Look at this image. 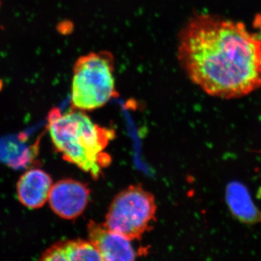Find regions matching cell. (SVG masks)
I'll return each instance as SVG.
<instances>
[{
	"label": "cell",
	"instance_id": "obj_1",
	"mask_svg": "<svg viewBox=\"0 0 261 261\" xmlns=\"http://www.w3.org/2000/svg\"><path fill=\"white\" fill-rule=\"evenodd\" d=\"M177 56L191 82L213 97L234 99L261 88V41L241 22L192 17L180 32Z\"/></svg>",
	"mask_w": 261,
	"mask_h": 261
},
{
	"label": "cell",
	"instance_id": "obj_2",
	"mask_svg": "<svg viewBox=\"0 0 261 261\" xmlns=\"http://www.w3.org/2000/svg\"><path fill=\"white\" fill-rule=\"evenodd\" d=\"M47 128L57 150L65 161L89 173L94 179L102 174L111 163L105 152L116 137L111 128L94 123L83 111L75 109L63 114L53 108L47 117Z\"/></svg>",
	"mask_w": 261,
	"mask_h": 261
},
{
	"label": "cell",
	"instance_id": "obj_3",
	"mask_svg": "<svg viewBox=\"0 0 261 261\" xmlns=\"http://www.w3.org/2000/svg\"><path fill=\"white\" fill-rule=\"evenodd\" d=\"M114 58L109 51L80 57L73 66L71 103L75 109L94 111L118 96Z\"/></svg>",
	"mask_w": 261,
	"mask_h": 261
},
{
	"label": "cell",
	"instance_id": "obj_4",
	"mask_svg": "<svg viewBox=\"0 0 261 261\" xmlns=\"http://www.w3.org/2000/svg\"><path fill=\"white\" fill-rule=\"evenodd\" d=\"M157 211L152 194L141 185H132L113 199L105 224L130 241L142 238L155 221Z\"/></svg>",
	"mask_w": 261,
	"mask_h": 261
},
{
	"label": "cell",
	"instance_id": "obj_5",
	"mask_svg": "<svg viewBox=\"0 0 261 261\" xmlns=\"http://www.w3.org/2000/svg\"><path fill=\"white\" fill-rule=\"evenodd\" d=\"M90 190L82 182L62 179L53 185L49 202L51 210L62 219L72 220L81 216L88 205Z\"/></svg>",
	"mask_w": 261,
	"mask_h": 261
},
{
	"label": "cell",
	"instance_id": "obj_6",
	"mask_svg": "<svg viewBox=\"0 0 261 261\" xmlns=\"http://www.w3.org/2000/svg\"><path fill=\"white\" fill-rule=\"evenodd\" d=\"M87 231L89 241L97 249L102 260H133L137 257L132 241L108 228L105 223L90 221Z\"/></svg>",
	"mask_w": 261,
	"mask_h": 261
},
{
	"label": "cell",
	"instance_id": "obj_7",
	"mask_svg": "<svg viewBox=\"0 0 261 261\" xmlns=\"http://www.w3.org/2000/svg\"><path fill=\"white\" fill-rule=\"evenodd\" d=\"M53 178L39 168L29 170L17 184V195L22 205L29 209H38L45 205L53 187Z\"/></svg>",
	"mask_w": 261,
	"mask_h": 261
},
{
	"label": "cell",
	"instance_id": "obj_8",
	"mask_svg": "<svg viewBox=\"0 0 261 261\" xmlns=\"http://www.w3.org/2000/svg\"><path fill=\"white\" fill-rule=\"evenodd\" d=\"M41 260H102L97 249L87 240H63L53 244L42 254Z\"/></svg>",
	"mask_w": 261,
	"mask_h": 261
},
{
	"label": "cell",
	"instance_id": "obj_9",
	"mask_svg": "<svg viewBox=\"0 0 261 261\" xmlns=\"http://www.w3.org/2000/svg\"><path fill=\"white\" fill-rule=\"evenodd\" d=\"M252 25H253L254 29L257 31L256 35L257 37H258L261 41V13H257V14L255 15Z\"/></svg>",
	"mask_w": 261,
	"mask_h": 261
}]
</instances>
